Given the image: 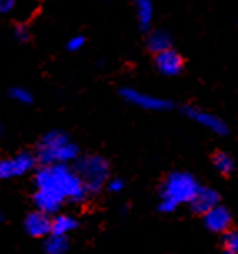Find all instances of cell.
<instances>
[{"label":"cell","mask_w":238,"mask_h":254,"mask_svg":"<svg viewBox=\"0 0 238 254\" xmlns=\"http://www.w3.org/2000/svg\"><path fill=\"white\" fill-rule=\"evenodd\" d=\"M35 185L39 190H47L69 201H82L88 193L77 170L67 166V163L44 165L35 173Z\"/></svg>","instance_id":"6da1fadb"},{"label":"cell","mask_w":238,"mask_h":254,"mask_svg":"<svg viewBox=\"0 0 238 254\" xmlns=\"http://www.w3.org/2000/svg\"><path fill=\"white\" fill-rule=\"evenodd\" d=\"M79 155L77 145L69 140L64 131L54 130L42 136L37 146V160L42 165H55V163H69Z\"/></svg>","instance_id":"7a4b0ae2"},{"label":"cell","mask_w":238,"mask_h":254,"mask_svg":"<svg viewBox=\"0 0 238 254\" xmlns=\"http://www.w3.org/2000/svg\"><path fill=\"white\" fill-rule=\"evenodd\" d=\"M198 190L200 186L192 175L185 173V171H175V173H170L166 176V180L161 185L160 198L172 201L175 206L182 203L190 204Z\"/></svg>","instance_id":"3957f363"},{"label":"cell","mask_w":238,"mask_h":254,"mask_svg":"<svg viewBox=\"0 0 238 254\" xmlns=\"http://www.w3.org/2000/svg\"><path fill=\"white\" fill-rule=\"evenodd\" d=\"M75 170L88 193H97L108 178V163L98 155H88L79 160Z\"/></svg>","instance_id":"277c9868"},{"label":"cell","mask_w":238,"mask_h":254,"mask_svg":"<svg viewBox=\"0 0 238 254\" xmlns=\"http://www.w3.org/2000/svg\"><path fill=\"white\" fill-rule=\"evenodd\" d=\"M33 166H35V156L23 151L18 153L17 156L8 158V160H2V163H0V176L3 180L10 178V176H20L28 173Z\"/></svg>","instance_id":"5b68a950"},{"label":"cell","mask_w":238,"mask_h":254,"mask_svg":"<svg viewBox=\"0 0 238 254\" xmlns=\"http://www.w3.org/2000/svg\"><path fill=\"white\" fill-rule=\"evenodd\" d=\"M120 95L127 100V102H130L133 105H137V107L145 108V110H168L172 107V103L166 102L163 98L152 97V95L142 93L139 90H133V88H122Z\"/></svg>","instance_id":"8992f818"},{"label":"cell","mask_w":238,"mask_h":254,"mask_svg":"<svg viewBox=\"0 0 238 254\" xmlns=\"http://www.w3.org/2000/svg\"><path fill=\"white\" fill-rule=\"evenodd\" d=\"M23 228L33 238H44L47 234H52V219L47 213L37 209L27 214Z\"/></svg>","instance_id":"52a82bcc"},{"label":"cell","mask_w":238,"mask_h":254,"mask_svg":"<svg viewBox=\"0 0 238 254\" xmlns=\"http://www.w3.org/2000/svg\"><path fill=\"white\" fill-rule=\"evenodd\" d=\"M205 226L213 233H227L232 223V214L225 206H215L208 213L203 214Z\"/></svg>","instance_id":"ba28073f"},{"label":"cell","mask_w":238,"mask_h":254,"mask_svg":"<svg viewBox=\"0 0 238 254\" xmlns=\"http://www.w3.org/2000/svg\"><path fill=\"white\" fill-rule=\"evenodd\" d=\"M185 113H187L190 118H193L197 123L202 125V127H205V128H208V130L218 133V135H225L227 133V125L223 123V120L218 118L217 115H212L208 112H202V110H197V108H192V107L185 108Z\"/></svg>","instance_id":"9c48e42d"},{"label":"cell","mask_w":238,"mask_h":254,"mask_svg":"<svg viewBox=\"0 0 238 254\" xmlns=\"http://www.w3.org/2000/svg\"><path fill=\"white\" fill-rule=\"evenodd\" d=\"M155 65L159 71H161L163 75H177L183 68V60L175 50H165L161 54H157L155 57Z\"/></svg>","instance_id":"30bf717a"},{"label":"cell","mask_w":238,"mask_h":254,"mask_svg":"<svg viewBox=\"0 0 238 254\" xmlns=\"http://www.w3.org/2000/svg\"><path fill=\"white\" fill-rule=\"evenodd\" d=\"M218 201H220V196H218L215 190L202 188V186H200V190L197 191V194H195V198L192 199L190 206H192V209L197 214H205L212 208L218 206Z\"/></svg>","instance_id":"8fae6325"},{"label":"cell","mask_w":238,"mask_h":254,"mask_svg":"<svg viewBox=\"0 0 238 254\" xmlns=\"http://www.w3.org/2000/svg\"><path fill=\"white\" fill-rule=\"evenodd\" d=\"M64 201L65 199L62 198V196L52 193V191H47V190H37V193L33 194V203H35L37 209L47 214L57 213Z\"/></svg>","instance_id":"7c38bea8"},{"label":"cell","mask_w":238,"mask_h":254,"mask_svg":"<svg viewBox=\"0 0 238 254\" xmlns=\"http://www.w3.org/2000/svg\"><path fill=\"white\" fill-rule=\"evenodd\" d=\"M147 44H149V49L154 52V54H161V52H165V50H170V47H172V38H170V35L165 30H154L149 35Z\"/></svg>","instance_id":"4fadbf2b"},{"label":"cell","mask_w":238,"mask_h":254,"mask_svg":"<svg viewBox=\"0 0 238 254\" xmlns=\"http://www.w3.org/2000/svg\"><path fill=\"white\" fill-rule=\"evenodd\" d=\"M77 228V219H74L69 214H59L52 219V234H59V236H67L70 231Z\"/></svg>","instance_id":"5bb4252c"},{"label":"cell","mask_w":238,"mask_h":254,"mask_svg":"<svg viewBox=\"0 0 238 254\" xmlns=\"http://www.w3.org/2000/svg\"><path fill=\"white\" fill-rule=\"evenodd\" d=\"M137 5V15H139V22L142 28H149L152 17H154V5L152 0H135Z\"/></svg>","instance_id":"9a60e30c"},{"label":"cell","mask_w":238,"mask_h":254,"mask_svg":"<svg viewBox=\"0 0 238 254\" xmlns=\"http://www.w3.org/2000/svg\"><path fill=\"white\" fill-rule=\"evenodd\" d=\"M213 166H215L222 175H230L233 171V168H235V163H233L232 156L227 155L225 151H217L215 155H213Z\"/></svg>","instance_id":"2e32d148"},{"label":"cell","mask_w":238,"mask_h":254,"mask_svg":"<svg viewBox=\"0 0 238 254\" xmlns=\"http://www.w3.org/2000/svg\"><path fill=\"white\" fill-rule=\"evenodd\" d=\"M67 238L59 234H50V238L45 241V253L47 254H64L67 251Z\"/></svg>","instance_id":"e0dca14e"},{"label":"cell","mask_w":238,"mask_h":254,"mask_svg":"<svg viewBox=\"0 0 238 254\" xmlns=\"http://www.w3.org/2000/svg\"><path fill=\"white\" fill-rule=\"evenodd\" d=\"M223 246H225L227 251H233L238 254V231L228 229V231L223 234Z\"/></svg>","instance_id":"ac0fdd59"},{"label":"cell","mask_w":238,"mask_h":254,"mask_svg":"<svg viewBox=\"0 0 238 254\" xmlns=\"http://www.w3.org/2000/svg\"><path fill=\"white\" fill-rule=\"evenodd\" d=\"M10 97L15 100V102H20V103H30L32 102L30 92L23 87H13L10 90Z\"/></svg>","instance_id":"d6986e66"},{"label":"cell","mask_w":238,"mask_h":254,"mask_svg":"<svg viewBox=\"0 0 238 254\" xmlns=\"http://www.w3.org/2000/svg\"><path fill=\"white\" fill-rule=\"evenodd\" d=\"M85 44V38L82 35H75L70 38L69 42H67V49L69 50H79V49H82Z\"/></svg>","instance_id":"ffe728a7"},{"label":"cell","mask_w":238,"mask_h":254,"mask_svg":"<svg viewBox=\"0 0 238 254\" xmlns=\"http://www.w3.org/2000/svg\"><path fill=\"white\" fill-rule=\"evenodd\" d=\"M108 190L113 191V193H115V191H122L123 190V180L122 178H113L110 183H108Z\"/></svg>","instance_id":"44dd1931"},{"label":"cell","mask_w":238,"mask_h":254,"mask_svg":"<svg viewBox=\"0 0 238 254\" xmlns=\"http://www.w3.org/2000/svg\"><path fill=\"white\" fill-rule=\"evenodd\" d=\"M15 2L17 0H0V10L2 12H8L15 7Z\"/></svg>","instance_id":"7402d4cb"},{"label":"cell","mask_w":238,"mask_h":254,"mask_svg":"<svg viewBox=\"0 0 238 254\" xmlns=\"http://www.w3.org/2000/svg\"><path fill=\"white\" fill-rule=\"evenodd\" d=\"M15 35H17L18 40H25V38H27V28L23 27L22 23L15 27Z\"/></svg>","instance_id":"603a6c76"},{"label":"cell","mask_w":238,"mask_h":254,"mask_svg":"<svg viewBox=\"0 0 238 254\" xmlns=\"http://www.w3.org/2000/svg\"><path fill=\"white\" fill-rule=\"evenodd\" d=\"M222 254H237V253H233V251H227V249H225V251H223Z\"/></svg>","instance_id":"cb8c5ba5"}]
</instances>
